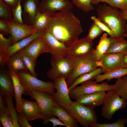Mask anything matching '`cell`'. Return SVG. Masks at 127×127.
Segmentation results:
<instances>
[{
	"instance_id": "cell-1",
	"label": "cell",
	"mask_w": 127,
	"mask_h": 127,
	"mask_svg": "<svg viewBox=\"0 0 127 127\" xmlns=\"http://www.w3.org/2000/svg\"><path fill=\"white\" fill-rule=\"evenodd\" d=\"M45 31L68 47L78 39L83 30L79 20L71 11L51 15Z\"/></svg>"
},
{
	"instance_id": "cell-2",
	"label": "cell",
	"mask_w": 127,
	"mask_h": 127,
	"mask_svg": "<svg viewBox=\"0 0 127 127\" xmlns=\"http://www.w3.org/2000/svg\"><path fill=\"white\" fill-rule=\"evenodd\" d=\"M97 18L116 34V36L127 37L126 21L121 17L120 11L104 3L96 9Z\"/></svg>"
},
{
	"instance_id": "cell-3",
	"label": "cell",
	"mask_w": 127,
	"mask_h": 127,
	"mask_svg": "<svg viewBox=\"0 0 127 127\" xmlns=\"http://www.w3.org/2000/svg\"><path fill=\"white\" fill-rule=\"evenodd\" d=\"M24 89V94L28 96L32 90L52 94L55 92V85L53 82H45L39 79L30 72L21 71L16 72Z\"/></svg>"
},
{
	"instance_id": "cell-4",
	"label": "cell",
	"mask_w": 127,
	"mask_h": 127,
	"mask_svg": "<svg viewBox=\"0 0 127 127\" xmlns=\"http://www.w3.org/2000/svg\"><path fill=\"white\" fill-rule=\"evenodd\" d=\"M66 57L71 59L74 63L73 71L66 80L68 87L80 76L92 71L98 67L96 65L97 60L95 49H93L90 53L83 56Z\"/></svg>"
},
{
	"instance_id": "cell-5",
	"label": "cell",
	"mask_w": 127,
	"mask_h": 127,
	"mask_svg": "<svg viewBox=\"0 0 127 127\" xmlns=\"http://www.w3.org/2000/svg\"><path fill=\"white\" fill-rule=\"evenodd\" d=\"M50 62L52 67L46 73L47 77L49 79L53 80L61 76L67 79L73 71L74 61L68 57L52 56Z\"/></svg>"
},
{
	"instance_id": "cell-6",
	"label": "cell",
	"mask_w": 127,
	"mask_h": 127,
	"mask_svg": "<svg viewBox=\"0 0 127 127\" xmlns=\"http://www.w3.org/2000/svg\"><path fill=\"white\" fill-rule=\"evenodd\" d=\"M66 110L82 127H89L97 122L94 108L85 106L75 101H72Z\"/></svg>"
},
{
	"instance_id": "cell-7",
	"label": "cell",
	"mask_w": 127,
	"mask_h": 127,
	"mask_svg": "<svg viewBox=\"0 0 127 127\" xmlns=\"http://www.w3.org/2000/svg\"><path fill=\"white\" fill-rule=\"evenodd\" d=\"M103 105L101 115L110 120L116 111L126 107L127 102L112 90L107 91L106 93Z\"/></svg>"
},
{
	"instance_id": "cell-8",
	"label": "cell",
	"mask_w": 127,
	"mask_h": 127,
	"mask_svg": "<svg viewBox=\"0 0 127 127\" xmlns=\"http://www.w3.org/2000/svg\"><path fill=\"white\" fill-rule=\"evenodd\" d=\"M28 96L35 100L45 119L53 116V109L58 104L51 94L34 90Z\"/></svg>"
},
{
	"instance_id": "cell-9",
	"label": "cell",
	"mask_w": 127,
	"mask_h": 127,
	"mask_svg": "<svg viewBox=\"0 0 127 127\" xmlns=\"http://www.w3.org/2000/svg\"><path fill=\"white\" fill-rule=\"evenodd\" d=\"M79 86H75L69 91L70 98L75 99L79 96L85 95L100 91H106L112 90L113 85H109L105 82L99 84L93 80H89L81 83Z\"/></svg>"
},
{
	"instance_id": "cell-10",
	"label": "cell",
	"mask_w": 127,
	"mask_h": 127,
	"mask_svg": "<svg viewBox=\"0 0 127 127\" xmlns=\"http://www.w3.org/2000/svg\"><path fill=\"white\" fill-rule=\"evenodd\" d=\"M66 79L64 77L61 76L53 80L56 91L52 94L58 104L66 110L72 101L69 96V91Z\"/></svg>"
},
{
	"instance_id": "cell-11",
	"label": "cell",
	"mask_w": 127,
	"mask_h": 127,
	"mask_svg": "<svg viewBox=\"0 0 127 127\" xmlns=\"http://www.w3.org/2000/svg\"><path fill=\"white\" fill-rule=\"evenodd\" d=\"M125 54L120 53H110L105 54L100 60L102 67L101 68L104 73L127 67L124 63Z\"/></svg>"
},
{
	"instance_id": "cell-12",
	"label": "cell",
	"mask_w": 127,
	"mask_h": 127,
	"mask_svg": "<svg viewBox=\"0 0 127 127\" xmlns=\"http://www.w3.org/2000/svg\"><path fill=\"white\" fill-rule=\"evenodd\" d=\"M73 8V3L68 0H42L40 3L39 11L51 16L56 11H71Z\"/></svg>"
},
{
	"instance_id": "cell-13",
	"label": "cell",
	"mask_w": 127,
	"mask_h": 127,
	"mask_svg": "<svg viewBox=\"0 0 127 127\" xmlns=\"http://www.w3.org/2000/svg\"><path fill=\"white\" fill-rule=\"evenodd\" d=\"M43 36L35 40L18 52L20 54H25L29 56L36 64V60L40 54L44 53L50 54L51 53Z\"/></svg>"
},
{
	"instance_id": "cell-14",
	"label": "cell",
	"mask_w": 127,
	"mask_h": 127,
	"mask_svg": "<svg viewBox=\"0 0 127 127\" xmlns=\"http://www.w3.org/2000/svg\"><path fill=\"white\" fill-rule=\"evenodd\" d=\"M9 26L13 44L37 31L33 25L6 21Z\"/></svg>"
},
{
	"instance_id": "cell-15",
	"label": "cell",
	"mask_w": 127,
	"mask_h": 127,
	"mask_svg": "<svg viewBox=\"0 0 127 127\" xmlns=\"http://www.w3.org/2000/svg\"><path fill=\"white\" fill-rule=\"evenodd\" d=\"M93 44L92 41L88 40L86 37L78 39L68 47L66 57H80L86 56L92 51Z\"/></svg>"
},
{
	"instance_id": "cell-16",
	"label": "cell",
	"mask_w": 127,
	"mask_h": 127,
	"mask_svg": "<svg viewBox=\"0 0 127 127\" xmlns=\"http://www.w3.org/2000/svg\"><path fill=\"white\" fill-rule=\"evenodd\" d=\"M23 24L33 26L37 12L39 11V0H22Z\"/></svg>"
},
{
	"instance_id": "cell-17",
	"label": "cell",
	"mask_w": 127,
	"mask_h": 127,
	"mask_svg": "<svg viewBox=\"0 0 127 127\" xmlns=\"http://www.w3.org/2000/svg\"><path fill=\"white\" fill-rule=\"evenodd\" d=\"M43 36L52 56L58 55L66 57L68 47L45 30Z\"/></svg>"
},
{
	"instance_id": "cell-18",
	"label": "cell",
	"mask_w": 127,
	"mask_h": 127,
	"mask_svg": "<svg viewBox=\"0 0 127 127\" xmlns=\"http://www.w3.org/2000/svg\"><path fill=\"white\" fill-rule=\"evenodd\" d=\"M22 113L25 116L28 121L45 119L36 102L30 101L22 98Z\"/></svg>"
},
{
	"instance_id": "cell-19",
	"label": "cell",
	"mask_w": 127,
	"mask_h": 127,
	"mask_svg": "<svg viewBox=\"0 0 127 127\" xmlns=\"http://www.w3.org/2000/svg\"><path fill=\"white\" fill-rule=\"evenodd\" d=\"M100 91L81 95L75 101L87 107L94 108L103 104L106 93Z\"/></svg>"
},
{
	"instance_id": "cell-20",
	"label": "cell",
	"mask_w": 127,
	"mask_h": 127,
	"mask_svg": "<svg viewBox=\"0 0 127 127\" xmlns=\"http://www.w3.org/2000/svg\"><path fill=\"white\" fill-rule=\"evenodd\" d=\"M7 94L13 97L14 91L10 71L4 68L0 71V96L4 98Z\"/></svg>"
},
{
	"instance_id": "cell-21",
	"label": "cell",
	"mask_w": 127,
	"mask_h": 127,
	"mask_svg": "<svg viewBox=\"0 0 127 127\" xmlns=\"http://www.w3.org/2000/svg\"><path fill=\"white\" fill-rule=\"evenodd\" d=\"M45 30L37 31L31 36L23 39L13 44L8 49L7 55L8 58L25 48L32 42L42 36Z\"/></svg>"
},
{
	"instance_id": "cell-22",
	"label": "cell",
	"mask_w": 127,
	"mask_h": 127,
	"mask_svg": "<svg viewBox=\"0 0 127 127\" xmlns=\"http://www.w3.org/2000/svg\"><path fill=\"white\" fill-rule=\"evenodd\" d=\"M10 72L13 84L15 108L17 113H22V96L24 94V89L16 73Z\"/></svg>"
},
{
	"instance_id": "cell-23",
	"label": "cell",
	"mask_w": 127,
	"mask_h": 127,
	"mask_svg": "<svg viewBox=\"0 0 127 127\" xmlns=\"http://www.w3.org/2000/svg\"><path fill=\"white\" fill-rule=\"evenodd\" d=\"M53 116L57 117L63 123L69 127H77L78 123L66 110L59 105L54 108L53 111Z\"/></svg>"
},
{
	"instance_id": "cell-24",
	"label": "cell",
	"mask_w": 127,
	"mask_h": 127,
	"mask_svg": "<svg viewBox=\"0 0 127 127\" xmlns=\"http://www.w3.org/2000/svg\"><path fill=\"white\" fill-rule=\"evenodd\" d=\"M110 44L106 53H120L127 54V40L117 36L109 37Z\"/></svg>"
},
{
	"instance_id": "cell-25",
	"label": "cell",
	"mask_w": 127,
	"mask_h": 127,
	"mask_svg": "<svg viewBox=\"0 0 127 127\" xmlns=\"http://www.w3.org/2000/svg\"><path fill=\"white\" fill-rule=\"evenodd\" d=\"M6 66L10 71L16 73L19 71H28L21 55L18 52L9 58Z\"/></svg>"
},
{
	"instance_id": "cell-26",
	"label": "cell",
	"mask_w": 127,
	"mask_h": 127,
	"mask_svg": "<svg viewBox=\"0 0 127 127\" xmlns=\"http://www.w3.org/2000/svg\"><path fill=\"white\" fill-rule=\"evenodd\" d=\"M127 74V67L122 68L105 73L102 75H98L94 79L97 83L105 80L109 81L114 79H117Z\"/></svg>"
},
{
	"instance_id": "cell-27",
	"label": "cell",
	"mask_w": 127,
	"mask_h": 127,
	"mask_svg": "<svg viewBox=\"0 0 127 127\" xmlns=\"http://www.w3.org/2000/svg\"><path fill=\"white\" fill-rule=\"evenodd\" d=\"M112 90L127 102V74L117 79Z\"/></svg>"
},
{
	"instance_id": "cell-28",
	"label": "cell",
	"mask_w": 127,
	"mask_h": 127,
	"mask_svg": "<svg viewBox=\"0 0 127 127\" xmlns=\"http://www.w3.org/2000/svg\"><path fill=\"white\" fill-rule=\"evenodd\" d=\"M110 40L107 33H104L100 37L99 43L95 49L97 60H100L103 56L106 53L109 47Z\"/></svg>"
},
{
	"instance_id": "cell-29",
	"label": "cell",
	"mask_w": 127,
	"mask_h": 127,
	"mask_svg": "<svg viewBox=\"0 0 127 127\" xmlns=\"http://www.w3.org/2000/svg\"><path fill=\"white\" fill-rule=\"evenodd\" d=\"M102 72L101 68L98 67L91 72L83 74L78 77L68 87L70 91L77 85L87 81L94 79L95 78Z\"/></svg>"
},
{
	"instance_id": "cell-30",
	"label": "cell",
	"mask_w": 127,
	"mask_h": 127,
	"mask_svg": "<svg viewBox=\"0 0 127 127\" xmlns=\"http://www.w3.org/2000/svg\"><path fill=\"white\" fill-rule=\"evenodd\" d=\"M50 18V16L38 12L36 15L33 25L37 31L45 30Z\"/></svg>"
},
{
	"instance_id": "cell-31",
	"label": "cell",
	"mask_w": 127,
	"mask_h": 127,
	"mask_svg": "<svg viewBox=\"0 0 127 127\" xmlns=\"http://www.w3.org/2000/svg\"><path fill=\"white\" fill-rule=\"evenodd\" d=\"M12 8L3 0H0V17L6 21L14 22Z\"/></svg>"
},
{
	"instance_id": "cell-32",
	"label": "cell",
	"mask_w": 127,
	"mask_h": 127,
	"mask_svg": "<svg viewBox=\"0 0 127 127\" xmlns=\"http://www.w3.org/2000/svg\"><path fill=\"white\" fill-rule=\"evenodd\" d=\"M13 96L7 94L5 97L7 105L9 112L12 118L13 127H20L17 120V113L15 107L12 101Z\"/></svg>"
},
{
	"instance_id": "cell-33",
	"label": "cell",
	"mask_w": 127,
	"mask_h": 127,
	"mask_svg": "<svg viewBox=\"0 0 127 127\" xmlns=\"http://www.w3.org/2000/svg\"><path fill=\"white\" fill-rule=\"evenodd\" d=\"M72 3L83 12H87L93 10L94 7L91 4L92 0H71Z\"/></svg>"
},
{
	"instance_id": "cell-34",
	"label": "cell",
	"mask_w": 127,
	"mask_h": 127,
	"mask_svg": "<svg viewBox=\"0 0 127 127\" xmlns=\"http://www.w3.org/2000/svg\"><path fill=\"white\" fill-rule=\"evenodd\" d=\"M127 123V119L126 118H120L115 122L111 123H99L97 122L90 125L92 127H124Z\"/></svg>"
},
{
	"instance_id": "cell-35",
	"label": "cell",
	"mask_w": 127,
	"mask_h": 127,
	"mask_svg": "<svg viewBox=\"0 0 127 127\" xmlns=\"http://www.w3.org/2000/svg\"><path fill=\"white\" fill-rule=\"evenodd\" d=\"M101 2L107 3L111 7L120 10L127 9V0H101Z\"/></svg>"
},
{
	"instance_id": "cell-36",
	"label": "cell",
	"mask_w": 127,
	"mask_h": 127,
	"mask_svg": "<svg viewBox=\"0 0 127 127\" xmlns=\"http://www.w3.org/2000/svg\"><path fill=\"white\" fill-rule=\"evenodd\" d=\"M103 32L100 28L93 22L86 38L89 41H92L94 39L100 35Z\"/></svg>"
},
{
	"instance_id": "cell-37",
	"label": "cell",
	"mask_w": 127,
	"mask_h": 127,
	"mask_svg": "<svg viewBox=\"0 0 127 127\" xmlns=\"http://www.w3.org/2000/svg\"><path fill=\"white\" fill-rule=\"evenodd\" d=\"M21 54L27 70L33 75L37 78V74L35 71L36 64L34 63L32 59L28 55L24 54Z\"/></svg>"
},
{
	"instance_id": "cell-38",
	"label": "cell",
	"mask_w": 127,
	"mask_h": 127,
	"mask_svg": "<svg viewBox=\"0 0 127 127\" xmlns=\"http://www.w3.org/2000/svg\"><path fill=\"white\" fill-rule=\"evenodd\" d=\"M13 44L11 36L8 38L5 37L3 34L0 33V50L7 54L8 48Z\"/></svg>"
},
{
	"instance_id": "cell-39",
	"label": "cell",
	"mask_w": 127,
	"mask_h": 127,
	"mask_svg": "<svg viewBox=\"0 0 127 127\" xmlns=\"http://www.w3.org/2000/svg\"><path fill=\"white\" fill-rule=\"evenodd\" d=\"M19 0L15 8L12 9L14 22L21 24H23L22 18L23 10H22L21 2Z\"/></svg>"
},
{
	"instance_id": "cell-40",
	"label": "cell",
	"mask_w": 127,
	"mask_h": 127,
	"mask_svg": "<svg viewBox=\"0 0 127 127\" xmlns=\"http://www.w3.org/2000/svg\"><path fill=\"white\" fill-rule=\"evenodd\" d=\"M91 19L93 22L97 24L102 30L103 32H106L110 37L116 36L115 33L104 24L100 21L95 16H92Z\"/></svg>"
},
{
	"instance_id": "cell-41",
	"label": "cell",
	"mask_w": 127,
	"mask_h": 127,
	"mask_svg": "<svg viewBox=\"0 0 127 127\" xmlns=\"http://www.w3.org/2000/svg\"><path fill=\"white\" fill-rule=\"evenodd\" d=\"M0 121L4 127H13L12 120L9 113L0 111Z\"/></svg>"
},
{
	"instance_id": "cell-42",
	"label": "cell",
	"mask_w": 127,
	"mask_h": 127,
	"mask_svg": "<svg viewBox=\"0 0 127 127\" xmlns=\"http://www.w3.org/2000/svg\"><path fill=\"white\" fill-rule=\"evenodd\" d=\"M49 122L52 123L53 127H55L59 125H63L67 127H69L68 125L63 123L59 119L56 118L54 116H52L44 119L42 123L44 125H47Z\"/></svg>"
},
{
	"instance_id": "cell-43",
	"label": "cell",
	"mask_w": 127,
	"mask_h": 127,
	"mask_svg": "<svg viewBox=\"0 0 127 127\" xmlns=\"http://www.w3.org/2000/svg\"><path fill=\"white\" fill-rule=\"evenodd\" d=\"M17 120L21 127H32L25 116L22 113H17Z\"/></svg>"
},
{
	"instance_id": "cell-44",
	"label": "cell",
	"mask_w": 127,
	"mask_h": 127,
	"mask_svg": "<svg viewBox=\"0 0 127 127\" xmlns=\"http://www.w3.org/2000/svg\"><path fill=\"white\" fill-rule=\"evenodd\" d=\"M0 32L3 35L10 34V30L9 25L5 20L0 18Z\"/></svg>"
},
{
	"instance_id": "cell-45",
	"label": "cell",
	"mask_w": 127,
	"mask_h": 127,
	"mask_svg": "<svg viewBox=\"0 0 127 127\" xmlns=\"http://www.w3.org/2000/svg\"><path fill=\"white\" fill-rule=\"evenodd\" d=\"M9 58L7 54L0 50V65L1 68H4L6 65Z\"/></svg>"
},
{
	"instance_id": "cell-46",
	"label": "cell",
	"mask_w": 127,
	"mask_h": 127,
	"mask_svg": "<svg viewBox=\"0 0 127 127\" xmlns=\"http://www.w3.org/2000/svg\"><path fill=\"white\" fill-rule=\"evenodd\" d=\"M0 111L10 114L5 99L0 96Z\"/></svg>"
},
{
	"instance_id": "cell-47",
	"label": "cell",
	"mask_w": 127,
	"mask_h": 127,
	"mask_svg": "<svg viewBox=\"0 0 127 127\" xmlns=\"http://www.w3.org/2000/svg\"><path fill=\"white\" fill-rule=\"evenodd\" d=\"M10 5L12 8H14L17 6L19 0H3Z\"/></svg>"
},
{
	"instance_id": "cell-48",
	"label": "cell",
	"mask_w": 127,
	"mask_h": 127,
	"mask_svg": "<svg viewBox=\"0 0 127 127\" xmlns=\"http://www.w3.org/2000/svg\"><path fill=\"white\" fill-rule=\"evenodd\" d=\"M121 15L122 18L127 21V9L124 10H120Z\"/></svg>"
},
{
	"instance_id": "cell-49",
	"label": "cell",
	"mask_w": 127,
	"mask_h": 127,
	"mask_svg": "<svg viewBox=\"0 0 127 127\" xmlns=\"http://www.w3.org/2000/svg\"><path fill=\"white\" fill-rule=\"evenodd\" d=\"M101 2V0H92L91 2L92 4L97 5Z\"/></svg>"
},
{
	"instance_id": "cell-50",
	"label": "cell",
	"mask_w": 127,
	"mask_h": 127,
	"mask_svg": "<svg viewBox=\"0 0 127 127\" xmlns=\"http://www.w3.org/2000/svg\"><path fill=\"white\" fill-rule=\"evenodd\" d=\"M124 63L127 67V54L125 55L124 58Z\"/></svg>"
},
{
	"instance_id": "cell-51",
	"label": "cell",
	"mask_w": 127,
	"mask_h": 127,
	"mask_svg": "<svg viewBox=\"0 0 127 127\" xmlns=\"http://www.w3.org/2000/svg\"><path fill=\"white\" fill-rule=\"evenodd\" d=\"M126 32H127V28H126Z\"/></svg>"
},
{
	"instance_id": "cell-52",
	"label": "cell",
	"mask_w": 127,
	"mask_h": 127,
	"mask_svg": "<svg viewBox=\"0 0 127 127\" xmlns=\"http://www.w3.org/2000/svg\"><path fill=\"white\" fill-rule=\"evenodd\" d=\"M57 0L60 1H63L64 0Z\"/></svg>"
}]
</instances>
